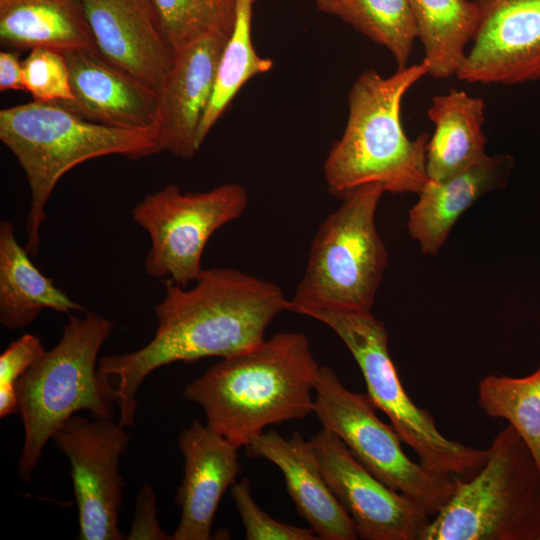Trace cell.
I'll list each match as a JSON object with an SVG mask.
<instances>
[{"label": "cell", "instance_id": "8", "mask_svg": "<svg viewBox=\"0 0 540 540\" xmlns=\"http://www.w3.org/2000/svg\"><path fill=\"white\" fill-rule=\"evenodd\" d=\"M299 314L325 324L342 340L360 368L372 404L389 418L423 466L461 479H469L480 470L487 449L445 437L433 416L413 402L390 357L385 324L371 311L306 309Z\"/></svg>", "mask_w": 540, "mask_h": 540}, {"label": "cell", "instance_id": "29", "mask_svg": "<svg viewBox=\"0 0 540 540\" xmlns=\"http://www.w3.org/2000/svg\"><path fill=\"white\" fill-rule=\"evenodd\" d=\"M231 496L247 540H320L310 527L302 528L280 522L265 512L255 502L247 478L232 485Z\"/></svg>", "mask_w": 540, "mask_h": 540}, {"label": "cell", "instance_id": "24", "mask_svg": "<svg viewBox=\"0 0 540 540\" xmlns=\"http://www.w3.org/2000/svg\"><path fill=\"white\" fill-rule=\"evenodd\" d=\"M319 11L353 26L394 57L398 69L408 66L416 36L410 0H315Z\"/></svg>", "mask_w": 540, "mask_h": 540}, {"label": "cell", "instance_id": "6", "mask_svg": "<svg viewBox=\"0 0 540 540\" xmlns=\"http://www.w3.org/2000/svg\"><path fill=\"white\" fill-rule=\"evenodd\" d=\"M419 540H540V468L507 425L480 470L455 489Z\"/></svg>", "mask_w": 540, "mask_h": 540}, {"label": "cell", "instance_id": "13", "mask_svg": "<svg viewBox=\"0 0 540 540\" xmlns=\"http://www.w3.org/2000/svg\"><path fill=\"white\" fill-rule=\"evenodd\" d=\"M481 19L457 77L516 85L540 79V0H473Z\"/></svg>", "mask_w": 540, "mask_h": 540}, {"label": "cell", "instance_id": "22", "mask_svg": "<svg viewBox=\"0 0 540 540\" xmlns=\"http://www.w3.org/2000/svg\"><path fill=\"white\" fill-rule=\"evenodd\" d=\"M0 39L19 50L96 47L81 0H0Z\"/></svg>", "mask_w": 540, "mask_h": 540}, {"label": "cell", "instance_id": "28", "mask_svg": "<svg viewBox=\"0 0 540 540\" xmlns=\"http://www.w3.org/2000/svg\"><path fill=\"white\" fill-rule=\"evenodd\" d=\"M25 91L34 101L68 103L74 100L70 72L63 53L49 48H33L22 61Z\"/></svg>", "mask_w": 540, "mask_h": 540}, {"label": "cell", "instance_id": "18", "mask_svg": "<svg viewBox=\"0 0 540 540\" xmlns=\"http://www.w3.org/2000/svg\"><path fill=\"white\" fill-rule=\"evenodd\" d=\"M249 457L263 458L283 474L298 514L322 540H355L353 520L338 501L321 470L311 441L299 432L284 438L275 430L256 436L245 447Z\"/></svg>", "mask_w": 540, "mask_h": 540}, {"label": "cell", "instance_id": "21", "mask_svg": "<svg viewBox=\"0 0 540 540\" xmlns=\"http://www.w3.org/2000/svg\"><path fill=\"white\" fill-rule=\"evenodd\" d=\"M18 243L14 225L0 222V323L17 330L31 324L44 308L61 313L87 311L32 263Z\"/></svg>", "mask_w": 540, "mask_h": 540}, {"label": "cell", "instance_id": "10", "mask_svg": "<svg viewBox=\"0 0 540 540\" xmlns=\"http://www.w3.org/2000/svg\"><path fill=\"white\" fill-rule=\"evenodd\" d=\"M248 196L238 183L205 192H182L175 184L146 195L132 209V219L144 229L151 247L144 266L148 275L182 287L195 282L210 237L245 211Z\"/></svg>", "mask_w": 540, "mask_h": 540}, {"label": "cell", "instance_id": "27", "mask_svg": "<svg viewBox=\"0 0 540 540\" xmlns=\"http://www.w3.org/2000/svg\"><path fill=\"white\" fill-rule=\"evenodd\" d=\"M172 53L211 34L230 36L237 0H152Z\"/></svg>", "mask_w": 540, "mask_h": 540}, {"label": "cell", "instance_id": "32", "mask_svg": "<svg viewBox=\"0 0 540 540\" xmlns=\"http://www.w3.org/2000/svg\"><path fill=\"white\" fill-rule=\"evenodd\" d=\"M25 91L22 78V61L13 52H0V91Z\"/></svg>", "mask_w": 540, "mask_h": 540}, {"label": "cell", "instance_id": "15", "mask_svg": "<svg viewBox=\"0 0 540 540\" xmlns=\"http://www.w3.org/2000/svg\"><path fill=\"white\" fill-rule=\"evenodd\" d=\"M229 37L211 34L173 54L172 66L159 90L156 134L162 151L191 159L200 148V122L211 100L219 61Z\"/></svg>", "mask_w": 540, "mask_h": 540}, {"label": "cell", "instance_id": "9", "mask_svg": "<svg viewBox=\"0 0 540 540\" xmlns=\"http://www.w3.org/2000/svg\"><path fill=\"white\" fill-rule=\"evenodd\" d=\"M375 410L366 393L347 389L335 371L321 367L313 413L322 427L337 435L375 477L413 499L432 518L453 494L455 477L412 461L394 427L381 421Z\"/></svg>", "mask_w": 540, "mask_h": 540}, {"label": "cell", "instance_id": "14", "mask_svg": "<svg viewBox=\"0 0 540 540\" xmlns=\"http://www.w3.org/2000/svg\"><path fill=\"white\" fill-rule=\"evenodd\" d=\"M62 53L68 63L74 100L61 104L102 125L156 133L160 96L155 88L110 61L94 46Z\"/></svg>", "mask_w": 540, "mask_h": 540}, {"label": "cell", "instance_id": "25", "mask_svg": "<svg viewBox=\"0 0 540 540\" xmlns=\"http://www.w3.org/2000/svg\"><path fill=\"white\" fill-rule=\"evenodd\" d=\"M255 0H237L233 31L223 49L213 94L198 130L201 146L241 87L251 78L270 71L273 61L255 51L251 40L252 6Z\"/></svg>", "mask_w": 540, "mask_h": 540}, {"label": "cell", "instance_id": "1", "mask_svg": "<svg viewBox=\"0 0 540 540\" xmlns=\"http://www.w3.org/2000/svg\"><path fill=\"white\" fill-rule=\"evenodd\" d=\"M290 307L291 299L278 285L238 269H203L191 288L168 279L154 309L153 338L136 351L99 358L98 371L117 377L118 424L134 425L136 395L151 372L174 362L249 350L265 340L272 320Z\"/></svg>", "mask_w": 540, "mask_h": 540}, {"label": "cell", "instance_id": "5", "mask_svg": "<svg viewBox=\"0 0 540 540\" xmlns=\"http://www.w3.org/2000/svg\"><path fill=\"white\" fill-rule=\"evenodd\" d=\"M114 329L107 318L86 311L68 314L58 343L16 384L24 443L18 462L22 481L31 479L47 442L77 411L113 419L115 388L96 368L99 351Z\"/></svg>", "mask_w": 540, "mask_h": 540}, {"label": "cell", "instance_id": "19", "mask_svg": "<svg viewBox=\"0 0 540 540\" xmlns=\"http://www.w3.org/2000/svg\"><path fill=\"white\" fill-rule=\"evenodd\" d=\"M514 167L512 156H488L442 181L428 180L408 212L407 229L421 251L437 255L458 219L482 196L502 189Z\"/></svg>", "mask_w": 540, "mask_h": 540}, {"label": "cell", "instance_id": "4", "mask_svg": "<svg viewBox=\"0 0 540 540\" xmlns=\"http://www.w3.org/2000/svg\"><path fill=\"white\" fill-rule=\"evenodd\" d=\"M0 139L17 159L30 188L25 248L32 256L40 251L47 202L65 173L98 157L136 160L162 151L154 131L102 125L61 103L34 100L0 111Z\"/></svg>", "mask_w": 540, "mask_h": 540}, {"label": "cell", "instance_id": "11", "mask_svg": "<svg viewBox=\"0 0 540 540\" xmlns=\"http://www.w3.org/2000/svg\"><path fill=\"white\" fill-rule=\"evenodd\" d=\"M52 440L70 463L79 539L122 540L119 511L124 479L119 461L129 435L113 419L71 416Z\"/></svg>", "mask_w": 540, "mask_h": 540}, {"label": "cell", "instance_id": "30", "mask_svg": "<svg viewBox=\"0 0 540 540\" xmlns=\"http://www.w3.org/2000/svg\"><path fill=\"white\" fill-rule=\"evenodd\" d=\"M39 337L24 334L11 342L0 356V417L18 411L16 384L28 369L44 354Z\"/></svg>", "mask_w": 540, "mask_h": 540}, {"label": "cell", "instance_id": "17", "mask_svg": "<svg viewBox=\"0 0 540 540\" xmlns=\"http://www.w3.org/2000/svg\"><path fill=\"white\" fill-rule=\"evenodd\" d=\"M96 48L158 92L173 63L152 0H81Z\"/></svg>", "mask_w": 540, "mask_h": 540}, {"label": "cell", "instance_id": "3", "mask_svg": "<svg viewBox=\"0 0 540 540\" xmlns=\"http://www.w3.org/2000/svg\"><path fill=\"white\" fill-rule=\"evenodd\" d=\"M428 75V64L406 66L389 76L368 69L348 95V119L341 138L330 148L323 165L331 195L342 199L366 184H379L392 194H418L427 183L429 135H406L401 121L405 94Z\"/></svg>", "mask_w": 540, "mask_h": 540}, {"label": "cell", "instance_id": "26", "mask_svg": "<svg viewBox=\"0 0 540 540\" xmlns=\"http://www.w3.org/2000/svg\"><path fill=\"white\" fill-rule=\"evenodd\" d=\"M478 405L504 419L526 443L540 468V363L524 377L489 374L478 383Z\"/></svg>", "mask_w": 540, "mask_h": 540}, {"label": "cell", "instance_id": "16", "mask_svg": "<svg viewBox=\"0 0 540 540\" xmlns=\"http://www.w3.org/2000/svg\"><path fill=\"white\" fill-rule=\"evenodd\" d=\"M178 445L184 476L175 498L180 520L171 539L208 540L220 500L240 471L238 448L196 419L180 432Z\"/></svg>", "mask_w": 540, "mask_h": 540}, {"label": "cell", "instance_id": "7", "mask_svg": "<svg viewBox=\"0 0 540 540\" xmlns=\"http://www.w3.org/2000/svg\"><path fill=\"white\" fill-rule=\"evenodd\" d=\"M385 193L366 184L342 198L320 224L290 311L306 309L370 312L382 281L388 252L375 222Z\"/></svg>", "mask_w": 540, "mask_h": 540}, {"label": "cell", "instance_id": "2", "mask_svg": "<svg viewBox=\"0 0 540 540\" xmlns=\"http://www.w3.org/2000/svg\"><path fill=\"white\" fill-rule=\"evenodd\" d=\"M320 369L304 333L282 332L222 358L190 382L183 396L239 449L269 425L313 413Z\"/></svg>", "mask_w": 540, "mask_h": 540}, {"label": "cell", "instance_id": "12", "mask_svg": "<svg viewBox=\"0 0 540 540\" xmlns=\"http://www.w3.org/2000/svg\"><path fill=\"white\" fill-rule=\"evenodd\" d=\"M330 489L362 540H419L431 516L368 471L341 439L323 428L310 439Z\"/></svg>", "mask_w": 540, "mask_h": 540}, {"label": "cell", "instance_id": "23", "mask_svg": "<svg viewBox=\"0 0 540 540\" xmlns=\"http://www.w3.org/2000/svg\"><path fill=\"white\" fill-rule=\"evenodd\" d=\"M416 36L424 49L428 75H457L481 19L473 0H410Z\"/></svg>", "mask_w": 540, "mask_h": 540}, {"label": "cell", "instance_id": "31", "mask_svg": "<svg viewBox=\"0 0 540 540\" xmlns=\"http://www.w3.org/2000/svg\"><path fill=\"white\" fill-rule=\"evenodd\" d=\"M129 540H172L160 527L157 519L156 495L150 484H144L136 498Z\"/></svg>", "mask_w": 540, "mask_h": 540}, {"label": "cell", "instance_id": "20", "mask_svg": "<svg viewBox=\"0 0 540 540\" xmlns=\"http://www.w3.org/2000/svg\"><path fill=\"white\" fill-rule=\"evenodd\" d=\"M485 104L482 98L451 89L432 98L428 118L435 129L426 152L428 179L442 181L484 161Z\"/></svg>", "mask_w": 540, "mask_h": 540}]
</instances>
